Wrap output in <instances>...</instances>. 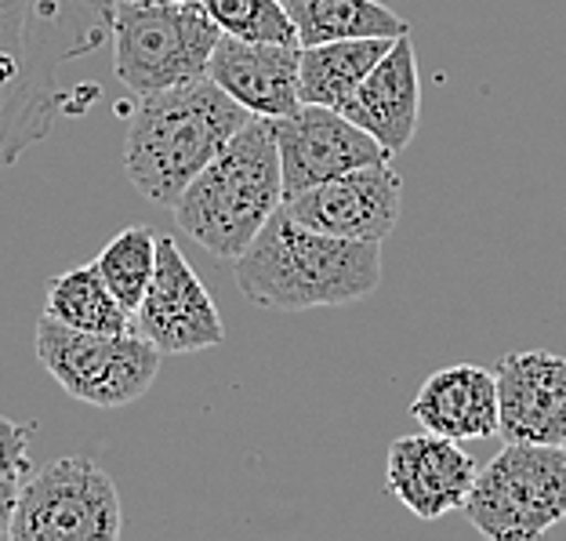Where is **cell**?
Masks as SVG:
<instances>
[{"label": "cell", "mask_w": 566, "mask_h": 541, "mask_svg": "<svg viewBox=\"0 0 566 541\" xmlns=\"http://www.w3.org/2000/svg\"><path fill=\"white\" fill-rule=\"evenodd\" d=\"M461 512L491 541H531L566 520V447L505 444L475 472Z\"/></svg>", "instance_id": "6"}, {"label": "cell", "mask_w": 566, "mask_h": 541, "mask_svg": "<svg viewBox=\"0 0 566 541\" xmlns=\"http://www.w3.org/2000/svg\"><path fill=\"white\" fill-rule=\"evenodd\" d=\"M283 211L319 233L381 243L400 222L403 178L389 160L367 164L331 178V183L294 193L283 200Z\"/></svg>", "instance_id": "11"}, {"label": "cell", "mask_w": 566, "mask_h": 541, "mask_svg": "<svg viewBox=\"0 0 566 541\" xmlns=\"http://www.w3.org/2000/svg\"><path fill=\"white\" fill-rule=\"evenodd\" d=\"M135 331L164 356L203 353L226 342L214 299L171 237H157V269L135 309Z\"/></svg>", "instance_id": "9"}, {"label": "cell", "mask_w": 566, "mask_h": 541, "mask_svg": "<svg viewBox=\"0 0 566 541\" xmlns=\"http://www.w3.org/2000/svg\"><path fill=\"white\" fill-rule=\"evenodd\" d=\"M200 8L214 19L218 30L240 37V41L298 44V33H294L283 0H200Z\"/></svg>", "instance_id": "21"}, {"label": "cell", "mask_w": 566, "mask_h": 541, "mask_svg": "<svg viewBox=\"0 0 566 541\" xmlns=\"http://www.w3.org/2000/svg\"><path fill=\"white\" fill-rule=\"evenodd\" d=\"M113 66L127 92L153 95L208 76L222 30L200 0H113Z\"/></svg>", "instance_id": "5"}, {"label": "cell", "mask_w": 566, "mask_h": 541, "mask_svg": "<svg viewBox=\"0 0 566 541\" xmlns=\"http://www.w3.org/2000/svg\"><path fill=\"white\" fill-rule=\"evenodd\" d=\"M302 48L356 37H403L407 22L378 0H283Z\"/></svg>", "instance_id": "18"}, {"label": "cell", "mask_w": 566, "mask_h": 541, "mask_svg": "<svg viewBox=\"0 0 566 541\" xmlns=\"http://www.w3.org/2000/svg\"><path fill=\"white\" fill-rule=\"evenodd\" d=\"M36 360L73 400L92 407H127L149 393L164 353L138 331H76L59 320H36Z\"/></svg>", "instance_id": "7"}, {"label": "cell", "mask_w": 566, "mask_h": 541, "mask_svg": "<svg viewBox=\"0 0 566 541\" xmlns=\"http://www.w3.org/2000/svg\"><path fill=\"white\" fill-rule=\"evenodd\" d=\"M44 316L76 331H98V334L135 331V316L113 299V291L106 288V280L98 277L95 262L76 266L70 273H62L48 283Z\"/></svg>", "instance_id": "19"}, {"label": "cell", "mask_w": 566, "mask_h": 541, "mask_svg": "<svg viewBox=\"0 0 566 541\" xmlns=\"http://www.w3.org/2000/svg\"><path fill=\"white\" fill-rule=\"evenodd\" d=\"M342 113L367 135H375L392 157L410 146L421 117V76L407 33L396 37L392 48L378 59V66L364 76V84L345 98Z\"/></svg>", "instance_id": "15"}, {"label": "cell", "mask_w": 566, "mask_h": 541, "mask_svg": "<svg viewBox=\"0 0 566 541\" xmlns=\"http://www.w3.org/2000/svg\"><path fill=\"white\" fill-rule=\"evenodd\" d=\"M280 208L283 171L276 127L269 117H251L182 189L171 211L203 251L214 259H237Z\"/></svg>", "instance_id": "4"}, {"label": "cell", "mask_w": 566, "mask_h": 541, "mask_svg": "<svg viewBox=\"0 0 566 541\" xmlns=\"http://www.w3.org/2000/svg\"><path fill=\"white\" fill-rule=\"evenodd\" d=\"M410 415L429 433L450 440H486L497 436V382L494 371L475 364H454L424 378Z\"/></svg>", "instance_id": "16"}, {"label": "cell", "mask_w": 566, "mask_h": 541, "mask_svg": "<svg viewBox=\"0 0 566 541\" xmlns=\"http://www.w3.org/2000/svg\"><path fill=\"white\" fill-rule=\"evenodd\" d=\"M298 44L240 41L222 33L211 51L208 76L233 95L251 117H287L302 106L298 95Z\"/></svg>", "instance_id": "14"}, {"label": "cell", "mask_w": 566, "mask_h": 541, "mask_svg": "<svg viewBox=\"0 0 566 541\" xmlns=\"http://www.w3.org/2000/svg\"><path fill=\"white\" fill-rule=\"evenodd\" d=\"M475 472L480 466L458 440L424 429L392 440L385 487L418 520H443L465 506Z\"/></svg>", "instance_id": "13"}, {"label": "cell", "mask_w": 566, "mask_h": 541, "mask_svg": "<svg viewBox=\"0 0 566 541\" xmlns=\"http://www.w3.org/2000/svg\"><path fill=\"white\" fill-rule=\"evenodd\" d=\"M113 4L81 0H0V171L55 117L51 73L98 44Z\"/></svg>", "instance_id": "1"}, {"label": "cell", "mask_w": 566, "mask_h": 541, "mask_svg": "<svg viewBox=\"0 0 566 541\" xmlns=\"http://www.w3.org/2000/svg\"><path fill=\"white\" fill-rule=\"evenodd\" d=\"M30 425L0 415V480H25L30 476Z\"/></svg>", "instance_id": "22"}, {"label": "cell", "mask_w": 566, "mask_h": 541, "mask_svg": "<svg viewBox=\"0 0 566 541\" xmlns=\"http://www.w3.org/2000/svg\"><path fill=\"white\" fill-rule=\"evenodd\" d=\"M248 121L251 113L211 76L142 95L124 138V171L146 200L175 208L182 189Z\"/></svg>", "instance_id": "3"}, {"label": "cell", "mask_w": 566, "mask_h": 541, "mask_svg": "<svg viewBox=\"0 0 566 541\" xmlns=\"http://www.w3.org/2000/svg\"><path fill=\"white\" fill-rule=\"evenodd\" d=\"M276 149L283 171V200L308 186L331 183L356 167L392 160V153L375 135L353 124L342 110L302 102L287 117H276Z\"/></svg>", "instance_id": "10"}, {"label": "cell", "mask_w": 566, "mask_h": 541, "mask_svg": "<svg viewBox=\"0 0 566 541\" xmlns=\"http://www.w3.org/2000/svg\"><path fill=\"white\" fill-rule=\"evenodd\" d=\"M381 243L345 240L302 226L287 211H276L243 254L233 259L237 288L243 299L302 313L370 299L381 283Z\"/></svg>", "instance_id": "2"}, {"label": "cell", "mask_w": 566, "mask_h": 541, "mask_svg": "<svg viewBox=\"0 0 566 541\" xmlns=\"http://www.w3.org/2000/svg\"><path fill=\"white\" fill-rule=\"evenodd\" d=\"M22 480H0V538H11V520H15Z\"/></svg>", "instance_id": "23"}, {"label": "cell", "mask_w": 566, "mask_h": 541, "mask_svg": "<svg viewBox=\"0 0 566 541\" xmlns=\"http://www.w3.org/2000/svg\"><path fill=\"white\" fill-rule=\"evenodd\" d=\"M124 534L113 476L92 458L66 455L22 480L15 541H117Z\"/></svg>", "instance_id": "8"}, {"label": "cell", "mask_w": 566, "mask_h": 541, "mask_svg": "<svg viewBox=\"0 0 566 541\" xmlns=\"http://www.w3.org/2000/svg\"><path fill=\"white\" fill-rule=\"evenodd\" d=\"M95 269L113 291V299L135 316L142 294L153 280V269H157V237L146 226H127L120 237H113L98 251Z\"/></svg>", "instance_id": "20"}, {"label": "cell", "mask_w": 566, "mask_h": 541, "mask_svg": "<svg viewBox=\"0 0 566 541\" xmlns=\"http://www.w3.org/2000/svg\"><path fill=\"white\" fill-rule=\"evenodd\" d=\"M497 436L505 444L566 447V360L545 350L509 353L494 364Z\"/></svg>", "instance_id": "12"}, {"label": "cell", "mask_w": 566, "mask_h": 541, "mask_svg": "<svg viewBox=\"0 0 566 541\" xmlns=\"http://www.w3.org/2000/svg\"><path fill=\"white\" fill-rule=\"evenodd\" d=\"M396 37H356V41H327L302 48L298 55V95L313 106L342 110Z\"/></svg>", "instance_id": "17"}]
</instances>
